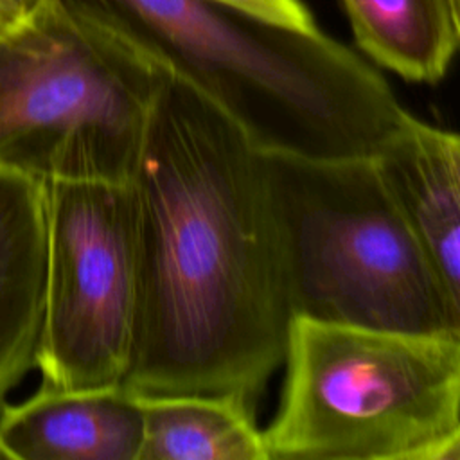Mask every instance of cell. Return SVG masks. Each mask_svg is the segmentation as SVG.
Masks as SVG:
<instances>
[{"instance_id":"7c38bea8","label":"cell","mask_w":460,"mask_h":460,"mask_svg":"<svg viewBox=\"0 0 460 460\" xmlns=\"http://www.w3.org/2000/svg\"><path fill=\"white\" fill-rule=\"evenodd\" d=\"M212 2L235 7L239 11L250 13L253 16H259L268 22L286 25L296 31L314 32L320 29L302 0H212Z\"/></svg>"},{"instance_id":"6da1fadb","label":"cell","mask_w":460,"mask_h":460,"mask_svg":"<svg viewBox=\"0 0 460 460\" xmlns=\"http://www.w3.org/2000/svg\"><path fill=\"white\" fill-rule=\"evenodd\" d=\"M128 185L138 313L124 383L257 401L293 320L262 151L167 72Z\"/></svg>"},{"instance_id":"52a82bcc","label":"cell","mask_w":460,"mask_h":460,"mask_svg":"<svg viewBox=\"0 0 460 460\" xmlns=\"http://www.w3.org/2000/svg\"><path fill=\"white\" fill-rule=\"evenodd\" d=\"M447 298L460 307V138L413 115L372 156Z\"/></svg>"},{"instance_id":"9c48e42d","label":"cell","mask_w":460,"mask_h":460,"mask_svg":"<svg viewBox=\"0 0 460 460\" xmlns=\"http://www.w3.org/2000/svg\"><path fill=\"white\" fill-rule=\"evenodd\" d=\"M45 280V183L0 171V410L36 367Z\"/></svg>"},{"instance_id":"8fae6325","label":"cell","mask_w":460,"mask_h":460,"mask_svg":"<svg viewBox=\"0 0 460 460\" xmlns=\"http://www.w3.org/2000/svg\"><path fill=\"white\" fill-rule=\"evenodd\" d=\"M358 47L413 83H438L460 45V0H341Z\"/></svg>"},{"instance_id":"5b68a950","label":"cell","mask_w":460,"mask_h":460,"mask_svg":"<svg viewBox=\"0 0 460 460\" xmlns=\"http://www.w3.org/2000/svg\"><path fill=\"white\" fill-rule=\"evenodd\" d=\"M167 70L43 0L0 31V171L129 180Z\"/></svg>"},{"instance_id":"5bb4252c","label":"cell","mask_w":460,"mask_h":460,"mask_svg":"<svg viewBox=\"0 0 460 460\" xmlns=\"http://www.w3.org/2000/svg\"><path fill=\"white\" fill-rule=\"evenodd\" d=\"M0 458H2V460H7V455H5V451H4L2 447H0Z\"/></svg>"},{"instance_id":"30bf717a","label":"cell","mask_w":460,"mask_h":460,"mask_svg":"<svg viewBox=\"0 0 460 460\" xmlns=\"http://www.w3.org/2000/svg\"><path fill=\"white\" fill-rule=\"evenodd\" d=\"M140 402L138 460H268L255 401L237 394H140Z\"/></svg>"},{"instance_id":"3957f363","label":"cell","mask_w":460,"mask_h":460,"mask_svg":"<svg viewBox=\"0 0 460 460\" xmlns=\"http://www.w3.org/2000/svg\"><path fill=\"white\" fill-rule=\"evenodd\" d=\"M268 460H460V332L293 318Z\"/></svg>"},{"instance_id":"8992f818","label":"cell","mask_w":460,"mask_h":460,"mask_svg":"<svg viewBox=\"0 0 460 460\" xmlns=\"http://www.w3.org/2000/svg\"><path fill=\"white\" fill-rule=\"evenodd\" d=\"M45 183L47 280L36 367L43 385L124 383L138 313L135 210L128 181Z\"/></svg>"},{"instance_id":"ba28073f","label":"cell","mask_w":460,"mask_h":460,"mask_svg":"<svg viewBox=\"0 0 460 460\" xmlns=\"http://www.w3.org/2000/svg\"><path fill=\"white\" fill-rule=\"evenodd\" d=\"M140 394L126 383L41 390L0 410L9 460H138Z\"/></svg>"},{"instance_id":"277c9868","label":"cell","mask_w":460,"mask_h":460,"mask_svg":"<svg viewBox=\"0 0 460 460\" xmlns=\"http://www.w3.org/2000/svg\"><path fill=\"white\" fill-rule=\"evenodd\" d=\"M293 318L460 332V307L390 199L372 156L264 153Z\"/></svg>"},{"instance_id":"4fadbf2b","label":"cell","mask_w":460,"mask_h":460,"mask_svg":"<svg viewBox=\"0 0 460 460\" xmlns=\"http://www.w3.org/2000/svg\"><path fill=\"white\" fill-rule=\"evenodd\" d=\"M43 0H0V31H5L31 16Z\"/></svg>"},{"instance_id":"7a4b0ae2","label":"cell","mask_w":460,"mask_h":460,"mask_svg":"<svg viewBox=\"0 0 460 460\" xmlns=\"http://www.w3.org/2000/svg\"><path fill=\"white\" fill-rule=\"evenodd\" d=\"M185 81L264 153L374 156L411 115L349 47L212 0H58Z\"/></svg>"}]
</instances>
